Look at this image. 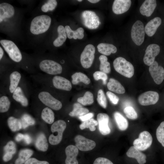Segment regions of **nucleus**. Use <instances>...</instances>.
<instances>
[{
    "label": "nucleus",
    "instance_id": "1",
    "mask_svg": "<svg viewBox=\"0 0 164 164\" xmlns=\"http://www.w3.org/2000/svg\"><path fill=\"white\" fill-rule=\"evenodd\" d=\"M51 22V18L48 15L37 16L32 19L31 22L30 31L34 35L43 33L48 30Z\"/></svg>",
    "mask_w": 164,
    "mask_h": 164
},
{
    "label": "nucleus",
    "instance_id": "2",
    "mask_svg": "<svg viewBox=\"0 0 164 164\" xmlns=\"http://www.w3.org/2000/svg\"><path fill=\"white\" fill-rule=\"evenodd\" d=\"M113 64L115 70L121 75L129 78L133 76V66L125 58L121 57L117 58L114 61Z\"/></svg>",
    "mask_w": 164,
    "mask_h": 164
},
{
    "label": "nucleus",
    "instance_id": "3",
    "mask_svg": "<svg viewBox=\"0 0 164 164\" xmlns=\"http://www.w3.org/2000/svg\"><path fill=\"white\" fill-rule=\"evenodd\" d=\"M37 97L41 102L51 109L57 111L62 108L61 102L48 91L43 90L39 91L37 93Z\"/></svg>",
    "mask_w": 164,
    "mask_h": 164
},
{
    "label": "nucleus",
    "instance_id": "4",
    "mask_svg": "<svg viewBox=\"0 0 164 164\" xmlns=\"http://www.w3.org/2000/svg\"><path fill=\"white\" fill-rule=\"evenodd\" d=\"M66 127V123L63 120H59L55 122L52 125L51 130L52 134L49 136V143L53 145H56L61 141L63 132Z\"/></svg>",
    "mask_w": 164,
    "mask_h": 164
},
{
    "label": "nucleus",
    "instance_id": "5",
    "mask_svg": "<svg viewBox=\"0 0 164 164\" xmlns=\"http://www.w3.org/2000/svg\"><path fill=\"white\" fill-rule=\"evenodd\" d=\"M0 43L11 59L15 62H20L22 59L21 52L16 44L9 40H0Z\"/></svg>",
    "mask_w": 164,
    "mask_h": 164
},
{
    "label": "nucleus",
    "instance_id": "6",
    "mask_svg": "<svg viewBox=\"0 0 164 164\" xmlns=\"http://www.w3.org/2000/svg\"><path fill=\"white\" fill-rule=\"evenodd\" d=\"M39 67L42 72L46 74L57 75L62 71V66L57 62L51 60L45 59L39 63Z\"/></svg>",
    "mask_w": 164,
    "mask_h": 164
},
{
    "label": "nucleus",
    "instance_id": "7",
    "mask_svg": "<svg viewBox=\"0 0 164 164\" xmlns=\"http://www.w3.org/2000/svg\"><path fill=\"white\" fill-rule=\"evenodd\" d=\"M81 17L84 25L89 29H96L101 24L99 17L94 11H84L82 12Z\"/></svg>",
    "mask_w": 164,
    "mask_h": 164
},
{
    "label": "nucleus",
    "instance_id": "8",
    "mask_svg": "<svg viewBox=\"0 0 164 164\" xmlns=\"http://www.w3.org/2000/svg\"><path fill=\"white\" fill-rule=\"evenodd\" d=\"M145 30L142 22L136 21L133 25L131 31V36L133 41L137 45L140 46L143 42Z\"/></svg>",
    "mask_w": 164,
    "mask_h": 164
},
{
    "label": "nucleus",
    "instance_id": "9",
    "mask_svg": "<svg viewBox=\"0 0 164 164\" xmlns=\"http://www.w3.org/2000/svg\"><path fill=\"white\" fill-rule=\"evenodd\" d=\"M95 51V48L92 44H88L85 47L80 57V63L84 68H88L91 66L94 58Z\"/></svg>",
    "mask_w": 164,
    "mask_h": 164
},
{
    "label": "nucleus",
    "instance_id": "10",
    "mask_svg": "<svg viewBox=\"0 0 164 164\" xmlns=\"http://www.w3.org/2000/svg\"><path fill=\"white\" fill-rule=\"evenodd\" d=\"M152 138L150 134L147 131L141 132L138 138L133 142L134 146L140 151H144L151 145Z\"/></svg>",
    "mask_w": 164,
    "mask_h": 164
},
{
    "label": "nucleus",
    "instance_id": "11",
    "mask_svg": "<svg viewBox=\"0 0 164 164\" xmlns=\"http://www.w3.org/2000/svg\"><path fill=\"white\" fill-rule=\"evenodd\" d=\"M160 47L155 44H151L147 47L143 60L146 65L150 66L155 61V57L159 53Z\"/></svg>",
    "mask_w": 164,
    "mask_h": 164
},
{
    "label": "nucleus",
    "instance_id": "12",
    "mask_svg": "<svg viewBox=\"0 0 164 164\" xmlns=\"http://www.w3.org/2000/svg\"><path fill=\"white\" fill-rule=\"evenodd\" d=\"M159 94L155 91H149L141 94L138 98L139 103L143 106L154 104L158 101Z\"/></svg>",
    "mask_w": 164,
    "mask_h": 164
},
{
    "label": "nucleus",
    "instance_id": "13",
    "mask_svg": "<svg viewBox=\"0 0 164 164\" xmlns=\"http://www.w3.org/2000/svg\"><path fill=\"white\" fill-rule=\"evenodd\" d=\"M149 71L155 82L160 84L164 79V69L155 61L149 68Z\"/></svg>",
    "mask_w": 164,
    "mask_h": 164
},
{
    "label": "nucleus",
    "instance_id": "14",
    "mask_svg": "<svg viewBox=\"0 0 164 164\" xmlns=\"http://www.w3.org/2000/svg\"><path fill=\"white\" fill-rule=\"evenodd\" d=\"M75 146L80 150L87 151L94 149L96 145L95 142L87 139L82 135H77L74 139Z\"/></svg>",
    "mask_w": 164,
    "mask_h": 164
},
{
    "label": "nucleus",
    "instance_id": "15",
    "mask_svg": "<svg viewBox=\"0 0 164 164\" xmlns=\"http://www.w3.org/2000/svg\"><path fill=\"white\" fill-rule=\"evenodd\" d=\"M52 83L53 86L58 89L69 91L72 88L70 82L63 77L55 75L52 79Z\"/></svg>",
    "mask_w": 164,
    "mask_h": 164
},
{
    "label": "nucleus",
    "instance_id": "16",
    "mask_svg": "<svg viewBox=\"0 0 164 164\" xmlns=\"http://www.w3.org/2000/svg\"><path fill=\"white\" fill-rule=\"evenodd\" d=\"M97 119L101 133L103 135L109 134L111 132V129L108 125L109 121L108 115L105 113H100L97 114Z\"/></svg>",
    "mask_w": 164,
    "mask_h": 164
},
{
    "label": "nucleus",
    "instance_id": "17",
    "mask_svg": "<svg viewBox=\"0 0 164 164\" xmlns=\"http://www.w3.org/2000/svg\"><path fill=\"white\" fill-rule=\"evenodd\" d=\"M131 5L130 0H115L113 3L112 11L116 14H122L128 10Z\"/></svg>",
    "mask_w": 164,
    "mask_h": 164
},
{
    "label": "nucleus",
    "instance_id": "18",
    "mask_svg": "<svg viewBox=\"0 0 164 164\" xmlns=\"http://www.w3.org/2000/svg\"><path fill=\"white\" fill-rule=\"evenodd\" d=\"M66 158L65 161L66 164H78L77 156L79 151L75 145L68 146L65 150Z\"/></svg>",
    "mask_w": 164,
    "mask_h": 164
},
{
    "label": "nucleus",
    "instance_id": "19",
    "mask_svg": "<svg viewBox=\"0 0 164 164\" xmlns=\"http://www.w3.org/2000/svg\"><path fill=\"white\" fill-rule=\"evenodd\" d=\"M156 5L155 0H145L140 7V12L142 15L149 17L153 12Z\"/></svg>",
    "mask_w": 164,
    "mask_h": 164
},
{
    "label": "nucleus",
    "instance_id": "20",
    "mask_svg": "<svg viewBox=\"0 0 164 164\" xmlns=\"http://www.w3.org/2000/svg\"><path fill=\"white\" fill-rule=\"evenodd\" d=\"M21 77V73L17 71H13L10 73L8 89L9 92L11 94H12L19 86Z\"/></svg>",
    "mask_w": 164,
    "mask_h": 164
},
{
    "label": "nucleus",
    "instance_id": "21",
    "mask_svg": "<svg viewBox=\"0 0 164 164\" xmlns=\"http://www.w3.org/2000/svg\"><path fill=\"white\" fill-rule=\"evenodd\" d=\"M162 20L159 17H156L149 21L145 27V33L149 36H153L160 25Z\"/></svg>",
    "mask_w": 164,
    "mask_h": 164
},
{
    "label": "nucleus",
    "instance_id": "22",
    "mask_svg": "<svg viewBox=\"0 0 164 164\" xmlns=\"http://www.w3.org/2000/svg\"><path fill=\"white\" fill-rule=\"evenodd\" d=\"M15 13V9L11 5L7 3L0 4V22L6 18L12 17Z\"/></svg>",
    "mask_w": 164,
    "mask_h": 164
},
{
    "label": "nucleus",
    "instance_id": "23",
    "mask_svg": "<svg viewBox=\"0 0 164 164\" xmlns=\"http://www.w3.org/2000/svg\"><path fill=\"white\" fill-rule=\"evenodd\" d=\"M126 154L128 157L136 159L139 164H144L146 162V155L134 146H131Z\"/></svg>",
    "mask_w": 164,
    "mask_h": 164
},
{
    "label": "nucleus",
    "instance_id": "24",
    "mask_svg": "<svg viewBox=\"0 0 164 164\" xmlns=\"http://www.w3.org/2000/svg\"><path fill=\"white\" fill-rule=\"evenodd\" d=\"M12 99L20 103L22 106L26 107L29 105V101L21 87L18 86L12 94Z\"/></svg>",
    "mask_w": 164,
    "mask_h": 164
},
{
    "label": "nucleus",
    "instance_id": "25",
    "mask_svg": "<svg viewBox=\"0 0 164 164\" xmlns=\"http://www.w3.org/2000/svg\"><path fill=\"white\" fill-rule=\"evenodd\" d=\"M98 51L104 55H110L111 53H114L117 51V49L111 44L101 43L97 46Z\"/></svg>",
    "mask_w": 164,
    "mask_h": 164
},
{
    "label": "nucleus",
    "instance_id": "26",
    "mask_svg": "<svg viewBox=\"0 0 164 164\" xmlns=\"http://www.w3.org/2000/svg\"><path fill=\"white\" fill-rule=\"evenodd\" d=\"M107 86L109 90L118 94H123L125 92V89L121 84L118 81L113 78L109 79Z\"/></svg>",
    "mask_w": 164,
    "mask_h": 164
},
{
    "label": "nucleus",
    "instance_id": "27",
    "mask_svg": "<svg viewBox=\"0 0 164 164\" xmlns=\"http://www.w3.org/2000/svg\"><path fill=\"white\" fill-rule=\"evenodd\" d=\"M58 37L54 41L53 45L56 47L61 46L66 41L67 35L65 27L62 25H59L57 29Z\"/></svg>",
    "mask_w": 164,
    "mask_h": 164
},
{
    "label": "nucleus",
    "instance_id": "28",
    "mask_svg": "<svg viewBox=\"0 0 164 164\" xmlns=\"http://www.w3.org/2000/svg\"><path fill=\"white\" fill-rule=\"evenodd\" d=\"M35 145L36 148L40 151L45 152L47 150L48 145L46 137L43 133H41L38 135Z\"/></svg>",
    "mask_w": 164,
    "mask_h": 164
},
{
    "label": "nucleus",
    "instance_id": "29",
    "mask_svg": "<svg viewBox=\"0 0 164 164\" xmlns=\"http://www.w3.org/2000/svg\"><path fill=\"white\" fill-rule=\"evenodd\" d=\"M114 115L118 128L121 131L126 130L128 125V123L127 119L118 112H115Z\"/></svg>",
    "mask_w": 164,
    "mask_h": 164
},
{
    "label": "nucleus",
    "instance_id": "30",
    "mask_svg": "<svg viewBox=\"0 0 164 164\" xmlns=\"http://www.w3.org/2000/svg\"><path fill=\"white\" fill-rule=\"evenodd\" d=\"M33 154L31 149H25L21 150L19 154L18 158L15 160V164H23L28 160Z\"/></svg>",
    "mask_w": 164,
    "mask_h": 164
},
{
    "label": "nucleus",
    "instance_id": "31",
    "mask_svg": "<svg viewBox=\"0 0 164 164\" xmlns=\"http://www.w3.org/2000/svg\"><path fill=\"white\" fill-rule=\"evenodd\" d=\"M42 119L46 123L51 124L54 120V114L50 108L46 107L42 111L41 114Z\"/></svg>",
    "mask_w": 164,
    "mask_h": 164
},
{
    "label": "nucleus",
    "instance_id": "32",
    "mask_svg": "<svg viewBox=\"0 0 164 164\" xmlns=\"http://www.w3.org/2000/svg\"><path fill=\"white\" fill-rule=\"evenodd\" d=\"M72 83L76 84L79 82H82L86 84H89L91 82L90 79L85 74L81 72H76L72 76Z\"/></svg>",
    "mask_w": 164,
    "mask_h": 164
},
{
    "label": "nucleus",
    "instance_id": "33",
    "mask_svg": "<svg viewBox=\"0 0 164 164\" xmlns=\"http://www.w3.org/2000/svg\"><path fill=\"white\" fill-rule=\"evenodd\" d=\"M89 110L83 108L79 103H76L73 105V111L69 113V115L71 117L80 116L88 113Z\"/></svg>",
    "mask_w": 164,
    "mask_h": 164
},
{
    "label": "nucleus",
    "instance_id": "34",
    "mask_svg": "<svg viewBox=\"0 0 164 164\" xmlns=\"http://www.w3.org/2000/svg\"><path fill=\"white\" fill-rule=\"evenodd\" d=\"M7 122L9 127L13 132L18 131L22 128L20 119L10 116L8 118Z\"/></svg>",
    "mask_w": 164,
    "mask_h": 164
},
{
    "label": "nucleus",
    "instance_id": "35",
    "mask_svg": "<svg viewBox=\"0 0 164 164\" xmlns=\"http://www.w3.org/2000/svg\"><path fill=\"white\" fill-rule=\"evenodd\" d=\"M100 62V71L106 73H109L111 70L110 63L108 61L107 57L104 55H101L99 57Z\"/></svg>",
    "mask_w": 164,
    "mask_h": 164
},
{
    "label": "nucleus",
    "instance_id": "36",
    "mask_svg": "<svg viewBox=\"0 0 164 164\" xmlns=\"http://www.w3.org/2000/svg\"><path fill=\"white\" fill-rule=\"evenodd\" d=\"M77 101L84 105L91 104L94 101L93 94L90 91H87L83 97L78 98Z\"/></svg>",
    "mask_w": 164,
    "mask_h": 164
},
{
    "label": "nucleus",
    "instance_id": "37",
    "mask_svg": "<svg viewBox=\"0 0 164 164\" xmlns=\"http://www.w3.org/2000/svg\"><path fill=\"white\" fill-rule=\"evenodd\" d=\"M11 101L9 97L3 95L0 97V112L4 113L7 111L10 107Z\"/></svg>",
    "mask_w": 164,
    "mask_h": 164
},
{
    "label": "nucleus",
    "instance_id": "38",
    "mask_svg": "<svg viewBox=\"0 0 164 164\" xmlns=\"http://www.w3.org/2000/svg\"><path fill=\"white\" fill-rule=\"evenodd\" d=\"M22 128L24 129L26 128L30 125L35 124V121L33 118L29 114H24L22 116L20 119Z\"/></svg>",
    "mask_w": 164,
    "mask_h": 164
},
{
    "label": "nucleus",
    "instance_id": "39",
    "mask_svg": "<svg viewBox=\"0 0 164 164\" xmlns=\"http://www.w3.org/2000/svg\"><path fill=\"white\" fill-rule=\"evenodd\" d=\"M98 123L97 121L95 120L93 118H91L88 120L83 121L79 127L81 130L85 128H89L91 131H94L96 129L95 126L97 125Z\"/></svg>",
    "mask_w": 164,
    "mask_h": 164
},
{
    "label": "nucleus",
    "instance_id": "40",
    "mask_svg": "<svg viewBox=\"0 0 164 164\" xmlns=\"http://www.w3.org/2000/svg\"><path fill=\"white\" fill-rule=\"evenodd\" d=\"M156 134L158 141L164 147V121L162 122L157 128Z\"/></svg>",
    "mask_w": 164,
    "mask_h": 164
},
{
    "label": "nucleus",
    "instance_id": "41",
    "mask_svg": "<svg viewBox=\"0 0 164 164\" xmlns=\"http://www.w3.org/2000/svg\"><path fill=\"white\" fill-rule=\"evenodd\" d=\"M57 5V2L55 0H48L46 3L42 6L41 9L44 12L52 11L55 9Z\"/></svg>",
    "mask_w": 164,
    "mask_h": 164
},
{
    "label": "nucleus",
    "instance_id": "42",
    "mask_svg": "<svg viewBox=\"0 0 164 164\" xmlns=\"http://www.w3.org/2000/svg\"><path fill=\"white\" fill-rule=\"evenodd\" d=\"M124 112L127 118L132 120H135L138 118V114L134 109L131 106H128L124 109Z\"/></svg>",
    "mask_w": 164,
    "mask_h": 164
},
{
    "label": "nucleus",
    "instance_id": "43",
    "mask_svg": "<svg viewBox=\"0 0 164 164\" xmlns=\"http://www.w3.org/2000/svg\"><path fill=\"white\" fill-rule=\"evenodd\" d=\"M97 100L101 106L104 108H106V98L103 91L101 89L99 90L98 91Z\"/></svg>",
    "mask_w": 164,
    "mask_h": 164
},
{
    "label": "nucleus",
    "instance_id": "44",
    "mask_svg": "<svg viewBox=\"0 0 164 164\" xmlns=\"http://www.w3.org/2000/svg\"><path fill=\"white\" fill-rule=\"evenodd\" d=\"M5 153H9L13 155L16 152V147L15 143L12 141H10L4 147Z\"/></svg>",
    "mask_w": 164,
    "mask_h": 164
},
{
    "label": "nucleus",
    "instance_id": "45",
    "mask_svg": "<svg viewBox=\"0 0 164 164\" xmlns=\"http://www.w3.org/2000/svg\"><path fill=\"white\" fill-rule=\"evenodd\" d=\"M84 29L82 27L78 28L75 31L72 30L71 33V38H73L74 39H82L84 37Z\"/></svg>",
    "mask_w": 164,
    "mask_h": 164
},
{
    "label": "nucleus",
    "instance_id": "46",
    "mask_svg": "<svg viewBox=\"0 0 164 164\" xmlns=\"http://www.w3.org/2000/svg\"><path fill=\"white\" fill-rule=\"evenodd\" d=\"M94 78L95 80H102L104 84H106L107 80L108 79V76L106 73L101 71L95 72L93 74Z\"/></svg>",
    "mask_w": 164,
    "mask_h": 164
},
{
    "label": "nucleus",
    "instance_id": "47",
    "mask_svg": "<svg viewBox=\"0 0 164 164\" xmlns=\"http://www.w3.org/2000/svg\"><path fill=\"white\" fill-rule=\"evenodd\" d=\"M93 164H114L109 159L107 158L99 157L97 158L94 161Z\"/></svg>",
    "mask_w": 164,
    "mask_h": 164
},
{
    "label": "nucleus",
    "instance_id": "48",
    "mask_svg": "<svg viewBox=\"0 0 164 164\" xmlns=\"http://www.w3.org/2000/svg\"><path fill=\"white\" fill-rule=\"evenodd\" d=\"M106 94L112 104H118L119 98L116 95L109 91L106 92Z\"/></svg>",
    "mask_w": 164,
    "mask_h": 164
},
{
    "label": "nucleus",
    "instance_id": "49",
    "mask_svg": "<svg viewBox=\"0 0 164 164\" xmlns=\"http://www.w3.org/2000/svg\"><path fill=\"white\" fill-rule=\"evenodd\" d=\"M25 164H49V162L46 161H39L35 158H30L27 160Z\"/></svg>",
    "mask_w": 164,
    "mask_h": 164
},
{
    "label": "nucleus",
    "instance_id": "50",
    "mask_svg": "<svg viewBox=\"0 0 164 164\" xmlns=\"http://www.w3.org/2000/svg\"><path fill=\"white\" fill-rule=\"evenodd\" d=\"M92 113H89L79 117V119L82 121H84L91 119L94 116Z\"/></svg>",
    "mask_w": 164,
    "mask_h": 164
},
{
    "label": "nucleus",
    "instance_id": "51",
    "mask_svg": "<svg viewBox=\"0 0 164 164\" xmlns=\"http://www.w3.org/2000/svg\"><path fill=\"white\" fill-rule=\"evenodd\" d=\"M13 155L9 153H5L3 157V160L5 162H8L12 158Z\"/></svg>",
    "mask_w": 164,
    "mask_h": 164
},
{
    "label": "nucleus",
    "instance_id": "52",
    "mask_svg": "<svg viewBox=\"0 0 164 164\" xmlns=\"http://www.w3.org/2000/svg\"><path fill=\"white\" fill-rule=\"evenodd\" d=\"M24 139L25 142L27 144H30L32 142L31 137L27 134L24 135Z\"/></svg>",
    "mask_w": 164,
    "mask_h": 164
},
{
    "label": "nucleus",
    "instance_id": "53",
    "mask_svg": "<svg viewBox=\"0 0 164 164\" xmlns=\"http://www.w3.org/2000/svg\"><path fill=\"white\" fill-rule=\"evenodd\" d=\"M24 135L22 134L19 133L17 134L15 137V140L18 142L24 139Z\"/></svg>",
    "mask_w": 164,
    "mask_h": 164
},
{
    "label": "nucleus",
    "instance_id": "54",
    "mask_svg": "<svg viewBox=\"0 0 164 164\" xmlns=\"http://www.w3.org/2000/svg\"><path fill=\"white\" fill-rule=\"evenodd\" d=\"M4 51L3 49L0 47V60H1L4 55Z\"/></svg>",
    "mask_w": 164,
    "mask_h": 164
},
{
    "label": "nucleus",
    "instance_id": "55",
    "mask_svg": "<svg viewBox=\"0 0 164 164\" xmlns=\"http://www.w3.org/2000/svg\"><path fill=\"white\" fill-rule=\"evenodd\" d=\"M88 1L92 3H95L99 2V0H88Z\"/></svg>",
    "mask_w": 164,
    "mask_h": 164
},
{
    "label": "nucleus",
    "instance_id": "56",
    "mask_svg": "<svg viewBox=\"0 0 164 164\" xmlns=\"http://www.w3.org/2000/svg\"><path fill=\"white\" fill-rule=\"evenodd\" d=\"M77 1H78V2H82V0H78Z\"/></svg>",
    "mask_w": 164,
    "mask_h": 164
}]
</instances>
